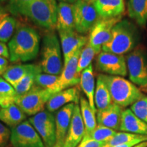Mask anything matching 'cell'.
I'll return each instance as SVG.
<instances>
[{"label":"cell","instance_id":"obj_1","mask_svg":"<svg viewBox=\"0 0 147 147\" xmlns=\"http://www.w3.org/2000/svg\"><path fill=\"white\" fill-rule=\"evenodd\" d=\"M40 45V36L34 28L17 26L8 45L10 61L23 63L34 60L39 53Z\"/></svg>","mask_w":147,"mask_h":147},{"label":"cell","instance_id":"obj_2","mask_svg":"<svg viewBox=\"0 0 147 147\" xmlns=\"http://www.w3.org/2000/svg\"><path fill=\"white\" fill-rule=\"evenodd\" d=\"M140 39L139 30L135 24L127 19H122L113 27L110 39L102 49L116 55L128 54L139 45Z\"/></svg>","mask_w":147,"mask_h":147},{"label":"cell","instance_id":"obj_3","mask_svg":"<svg viewBox=\"0 0 147 147\" xmlns=\"http://www.w3.org/2000/svg\"><path fill=\"white\" fill-rule=\"evenodd\" d=\"M99 76L107 86L113 103L121 108L131 106L144 95L140 88L123 77L103 74Z\"/></svg>","mask_w":147,"mask_h":147},{"label":"cell","instance_id":"obj_4","mask_svg":"<svg viewBox=\"0 0 147 147\" xmlns=\"http://www.w3.org/2000/svg\"><path fill=\"white\" fill-rule=\"evenodd\" d=\"M57 5L56 0H33L19 15L26 16L42 28L53 31L56 29Z\"/></svg>","mask_w":147,"mask_h":147},{"label":"cell","instance_id":"obj_5","mask_svg":"<svg viewBox=\"0 0 147 147\" xmlns=\"http://www.w3.org/2000/svg\"><path fill=\"white\" fill-rule=\"evenodd\" d=\"M60 41L55 32H51L44 36L42 46L40 67L45 74L60 75L63 69Z\"/></svg>","mask_w":147,"mask_h":147},{"label":"cell","instance_id":"obj_6","mask_svg":"<svg viewBox=\"0 0 147 147\" xmlns=\"http://www.w3.org/2000/svg\"><path fill=\"white\" fill-rule=\"evenodd\" d=\"M129 78L134 84L147 85V49L139 44L125 57Z\"/></svg>","mask_w":147,"mask_h":147},{"label":"cell","instance_id":"obj_7","mask_svg":"<svg viewBox=\"0 0 147 147\" xmlns=\"http://www.w3.org/2000/svg\"><path fill=\"white\" fill-rule=\"evenodd\" d=\"M54 93L35 85L27 93L17 96L15 104L26 115L34 116L44 111L45 106Z\"/></svg>","mask_w":147,"mask_h":147},{"label":"cell","instance_id":"obj_8","mask_svg":"<svg viewBox=\"0 0 147 147\" xmlns=\"http://www.w3.org/2000/svg\"><path fill=\"white\" fill-rule=\"evenodd\" d=\"M45 143L46 147H55L56 144L55 117L51 112L42 111L28 120Z\"/></svg>","mask_w":147,"mask_h":147},{"label":"cell","instance_id":"obj_9","mask_svg":"<svg viewBox=\"0 0 147 147\" xmlns=\"http://www.w3.org/2000/svg\"><path fill=\"white\" fill-rule=\"evenodd\" d=\"M10 143L13 147H46L40 136L29 121L11 128Z\"/></svg>","mask_w":147,"mask_h":147},{"label":"cell","instance_id":"obj_10","mask_svg":"<svg viewBox=\"0 0 147 147\" xmlns=\"http://www.w3.org/2000/svg\"><path fill=\"white\" fill-rule=\"evenodd\" d=\"M75 30L83 35L90 32L100 18L92 3L83 0H77L74 3Z\"/></svg>","mask_w":147,"mask_h":147},{"label":"cell","instance_id":"obj_11","mask_svg":"<svg viewBox=\"0 0 147 147\" xmlns=\"http://www.w3.org/2000/svg\"><path fill=\"white\" fill-rule=\"evenodd\" d=\"M97 71L110 76H125L127 74L126 59L123 55L102 51L95 61Z\"/></svg>","mask_w":147,"mask_h":147},{"label":"cell","instance_id":"obj_12","mask_svg":"<svg viewBox=\"0 0 147 147\" xmlns=\"http://www.w3.org/2000/svg\"><path fill=\"white\" fill-rule=\"evenodd\" d=\"M121 20L122 16L111 18H99L90 31L88 42L100 53L103 45L110 39L113 27Z\"/></svg>","mask_w":147,"mask_h":147},{"label":"cell","instance_id":"obj_13","mask_svg":"<svg viewBox=\"0 0 147 147\" xmlns=\"http://www.w3.org/2000/svg\"><path fill=\"white\" fill-rule=\"evenodd\" d=\"M58 33L63 55V63L65 64L77 51L87 45L89 37L79 34L75 29L60 30Z\"/></svg>","mask_w":147,"mask_h":147},{"label":"cell","instance_id":"obj_14","mask_svg":"<svg viewBox=\"0 0 147 147\" xmlns=\"http://www.w3.org/2000/svg\"><path fill=\"white\" fill-rule=\"evenodd\" d=\"M82 49L77 51L70 58L68 61L64 64L61 74L59 75V80L58 82L59 91L68 89L70 87L77 85L80 83V76L78 74V59Z\"/></svg>","mask_w":147,"mask_h":147},{"label":"cell","instance_id":"obj_15","mask_svg":"<svg viewBox=\"0 0 147 147\" xmlns=\"http://www.w3.org/2000/svg\"><path fill=\"white\" fill-rule=\"evenodd\" d=\"M74 103H70L58 110L55 115L56 144L55 147H63L72 117Z\"/></svg>","mask_w":147,"mask_h":147},{"label":"cell","instance_id":"obj_16","mask_svg":"<svg viewBox=\"0 0 147 147\" xmlns=\"http://www.w3.org/2000/svg\"><path fill=\"white\" fill-rule=\"evenodd\" d=\"M85 134V127L78 104L75 105L67 136L63 147H77Z\"/></svg>","mask_w":147,"mask_h":147},{"label":"cell","instance_id":"obj_17","mask_svg":"<svg viewBox=\"0 0 147 147\" xmlns=\"http://www.w3.org/2000/svg\"><path fill=\"white\" fill-rule=\"evenodd\" d=\"M80 100L78 87H73L62 90L53 95L49 99L46 106L48 111L53 113L70 103L78 104Z\"/></svg>","mask_w":147,"mask_h":147},{"label":"cell","instance_id":"obj_18","mask_svg":"<svg viewBox=\"0 0 147 147\" xmlns=\"http://www.w3.org/2000/svg\"><path fill=\"white\" fill-rule=\"evenodd\" d=\"M123 108L112 103L106 109L97 111V122L98 125L105 126L112 129L119 130Z\"/></svg>","mask_w":147,"mask_h":147},{"label":"cell","instance_id":"obj_19","mask_svg":"<svg viewBox=\"0 0 147 147\" xmlns=\"http://www.w3.org/2000/svg\"><path fill=\"white\" fill-rule=\"evenodd\" d=\"M119 130L138 135L147 136V123L138 118L131 109L123 111Z\"/></svg>","mask_w":147,"mask_h":147},{"label":"cell","instance_id":"obj_20","mask_svg":"<svg viewBox=\"0 0 147 147\" xmlns=\"http://www.w3.org/2000/svg\"><path fill=\"white\" fill-rule=\"evenodd\" d=\"M42 69L39 65L35 64H18L9 65L2 75V78L14 87L21 79L29 74L42 73Z\"/></svg>","mask_w":147,"mask_h":147},{"label":"cell","instance_id":"obj_21","mask_svg":"<svg viewBox=\"0 0 147 147\" xmlns=\"http://www.w3.org/2000/svg\"><path fill=\"white\" fill-rule=\"evenodd\" d=\"M92 3L100 18L119 17L123 16L125 12L124 0H95Z\"/></svg>","mask_w":147,"mask_h":147},{"label":"cell","instance_id":"obj_22","mask_svg":"<svg viewBox=\"0 0 147 147\" xmlns=\"http://www.w3.org/2000/svg\"><path fill=\"white\" fill-rule=\"evenodd\" d=\"M56 29L57 31L75 29L74 5L64 2L59 3Z\"/></svg>","mask_w":147,"mask_h":147},{"label":"cell","instance_id":"obj_23","mask_svg":"<svg viewBox=\"0 0 147 147\" xmlns=\"http://www.w3.org/2000/svg\"><path fill=\"white\" fill-rule=\"evenodd\" d=\"M80 87L84 93L87 97V100L95 113H97V109L95 108L94 102V95L95 91V76L93 73V65L91 64L86 69L82 71L80 74Z\"/></svg>","mask_w":147,"mask_h":147},{"label":"cell","instance_id":"obj_24","mask_svg":"<svg viewBox=\"0 0 147 147\" xmlns=\"http://www.w3.org/2000/svg\"><path fill=\"white\" fill-rule=\"evenodd\" d=\"M127 14L140 27H144L147 23V0H129Z\"/></svg>","mask_w":147,"mask_h":147},{"label":"cell","instance_id":"obj_25","mask_svg":"<svg viewBox=\"0 0 147 147\" xmlns=\"http://www.w3.org/2000/svg\"><path fill=\"white\" fill-rule=\"evenodd\" d=\"M26 117V115L16 104L0 110V121L11 128L25 121Z\"/></svg>","mask_w":147,"mask_h":147},{"label":"cell","instance_id":"obj_26","mask_svg":"<svg viewBox=\"0 0 147 147\" xmlns=\"http://www.w3.org/2000/svg\"><path fill=\"white\" fill-rule=\"evenodd\" d=\"M94 102L97 111L106 109L113 103L109 90L105 82L99 75L97 76L95 87Z\"/></svg>","mask_w":147,"mask_h":147},{"label":"cell","instance_id":"obj_27","mask_svg":"<svg viewBox=\"0 0 147 147\" xmlns=\"http://www.w3.org/2000/svg\"><path fill=\"white\" fill-rule=\"evenodd\" d=\"M80 104L82 117L83 119L84 127H85L84 136H88L94 131L97 126L96 117H95L96 113L92 109L89 101L86 100L84 97H80Z\"/></svg>","mask_w":147,"mask_h":147},{"label":"cell","instance_id":"obj_28","mask_svg":"<svg viewBox=\"0 0 147 147\" xmlns=\"http://www.w3.org/2000/svg\"><path fill=\"white\" fill-rule=\"evenodd\" d=\"M17 27V21L12 16L4 12L0 14V42L10 41Z\"/></svg>","mask_w":147,"mask_h":147},{"label":"cell","instance_id":"obj_29","mask_svg":"<svg viewBox=\"0 0 147 147\" xmlns=\"http://www.w3.org/2000/svg\"><path fill=\"white\" fill-rule=\"evenodd\" d=\"M17 94L13 87L4 78L0 77V106L7 108L15 104Z\"/></svg>","mask_w":147,"mask_h":147},{"label":"cell","instance_id":"obj_30","mask_svg":"<svg viewBox=\"0 0 147 147\" xmlns=\"http://www.w3.org/2000/svg\"><path fill=\"white\" fill-rule=\"evenodd\" d=\"M59 80V75L40 73L35 77V84L43 89L49 90L55 94L59 92L58 89Z\"/></svg>","mask_w":147,"mask_h":147},{"label":"cell","instance_id":"obj_31","mask_svg":"<svg viewBox=\"0 0 147 147\" xmlns=\"http://www.w3.org/2000/svg\"><path fill=\"white\" fill-rule=\"evenodd\" d=\"M97 54H99V53L89 42H87V45L82 48L78 59V69H77V72L78 75L80 76L82 71L91 65L92 61L94 59L95 55Z\"/></svg>","mask_w":147,"mask_h":147},{"label":"cell","instance_id":"obj_32","mask_svg":"<svg viewBox=\"0 0 147 147\" xmlns=\"http://www.w3.org/2000/svg\"><path fill=\"white\" fill-rule=\"evenodd\" d=\"M117 132L115 130L106 127L105 126L97 125V127L91 134L88 136H84V138L95 140L99 142H107L109 140L113 138Z\"/></svg>","mask_w":147,"mask_h":147},{"label":"cell","instance_id":"obj_33","mask_svg":"<svg viewBox=\"0 0 147 147\" xmlns=\"http://www.w3.org/2000/svg\"><path fill=\"white\" fill-rule=\"evenodd\" d=\"M39 74L31 73L21 79L17 84L14 86L17 96L24 95L30 90L35 85V77Z\"/></svg>","mask_w":147,"mask_h":147},{"label":"cell","instance_id":"obj_34","mask_svg":"<svg viewBox=\"0 0 147 147\" xmlns=\"http://www.w3.org/2000/svg\"><path fill=\"white\" fill-rule=\"evenodd\" d=\"M130 109L134 115L147 123V96L144 95L131 106Z\"/></svg>","mask_w":147,"mask_h":147},{"label":"cell","instance_id":"obj_35","mask_svg":"<svg viewBox=\"0 0 147 147\" xmlns=\"http://www.w3.org/2000/svg\"><path fill=\"white\" fill-rule=\"evenodd\" d=\"M32 1L33 0H9L7 10L13 15H19L22 9Z\"/></svg>","mask_w":147,"mask_h":147},{"label":"cell","instance_id":"obj_36","mask_svg":"<svg viewBox=\"0 0 147 147\" xmlns=\"http://www.w3.org/2000/svg\"><path fill=\"white\" fill-rule=\"evenodd\" d=\"M11 130L0 123V147H7L10 142Z\"/></svg>","mask_w":147,"mask_h":147},{"label":"cell","instance_id":"obj_37","mask_svg":"<svg viewBox=\"0 0 147 147\" xmlns=\"http://www.w3.org/2000/svg\"><path fill=\"white\" fill-rule=\"evenodd\" d=\"M105 142H99L95 140L83 138L81 142L77 147H104L106 144Z\"/></svg>","mask_w":147,"mask_h":147},{"label":"cell","instance_id":"obj_38","mask_svg":"<svg viewBox=\"0 0 147 147\" xmlns=\"http://www.w3.org/2000/svg\"><path fill=\"white\" fill-rule=\"evenodd\" d=\"M0 57L5 59H10L8 47L5 45V43L0 42Z\"/></svg>","mask_w":147,"mask_h":147},{"label":"cell","instance_id":"obj_39","mask_svg":"<svg viewBox=\"0 0 147 147\" xmlns=\"http://www.w3.org/2000/svg\"><path fill=\"white\" fill-rule=\"evenodd\" d=\"M8 67V61L7 59L0 57V76H2Z\"/></svg>","mask_w":147,"mask_h":147},{"label":"cell","instance_id":"obj_40","mask_svg":"<svg viewBox=\"0 0 147 147\" xmlns=\"http://www.w3.org/2000/svg\"><path fill=\"white\" fill-rule=\"evenodd\" d=\"M59 2H64V3L74 4V3L77 1V0H59Z\"/></svg>","mask_w":147,"mask_h":147},{"label":"cell","instance_id":"obj_41","mask_svg":"<svg viewBox=\"0 0 147 147\" xmlns=\"http://www.w3.org/2000/svg\"><path fill=\"white\" fill-rule=\"evenodd\" d=\"M134 147H147V141L140 143V144L136 145V146Z\"/></svg>","mask_w":147,"mask_h":147},{"label":"cell","instance_id":"obj_42","mask_svg":"<svg viewBox=\"0 0 147 147\" xmlns=\"http://www.w3.org/2000/svg\"><path fill=\"white\" fill-rule=\"evenodd\" d=\"M140 89L141 90V91H142V93H145L147 94V85L144 86V87H140Z\"/></svg>","mask_w":147,"mask_h":147},{"label":"cell","instance_id":"obj_43","mask_svg":"<svg viewBox=\"0 0 147 147\" xmlns=\"http://www.w3.org/2000/svg\"><path fill=\"white\" fill-rule=\"evenodd\" d=\"M8 1V0H0V3L5 2V1Z\"/></svg>","mask_w":147,"mask_h":147},{"label":"cell","instance_id":"obj_44","mask_svg":"<svg viewBox=\"0 0 147 147\" xmlns=\"http://www.w3.org/2000/svg\"><path fill=\"white\" fill-rule=\"evenodd\" d=\"M83 1H87V2H89V1H91V0H83Z\"/></svg>","mask_w":147,"mask_h":147},{"label":"cell","instance_id":"obj_45","mask_svg":"<svg viewBox=\"0 0 147 147\" xmlns=\"http://www.w3.org/2000/svg\"><path fill=\"white\" fill-rule=\"evenodd\" d=\"M95 1V0H91V1H90V2H91V3H93V2H94Z\"/></svg>","mask_w":147,"mask_h":147},{"label":"cell","instance_id":"obj_46","mask_svg":"<svg viewBox=\"0 0 147 147\" xmlns=\"http://www.w3.org/2000/svg\"><path fill=\"white\" fill-rule=\"evenodd\" d=\"M0 110H1V106H0Z\"/></svg>","mask_w":147,"mask_h":147}]
</instances>
